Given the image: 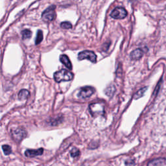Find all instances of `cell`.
<instances>
[{"instance_id": "obj_2", "label": "cell", "mask_w": 166, "mask_h": 166, "mask_svg": "<svg viewBox=\"0 0 166 166\" xmlns=\"http://www.w3.org/2000/svg\"><path fill=\"white\" fill-rule=\"evenodd\" d=\"M55 5H51L48 9H46L42 15V18L45 22L53 21L56 18L55 13Z\"/></svg>"}, {"instance_id": "obj_8", "label": "cell", "mask_w": 166, "mask_h": 166, "mask_svg": "<svg viewBox=\"0 0 166 166\" xmlns=\"http://www.w3.org/2000/svg\"><path fill=\"white\" fill-rule=\"evenodd\" d=\"M44 152V149L42 148L38 149H28L25 152V155L26 156L29 157V158H32L35 157L37 156L42 155Z\"/></svg>"}, {"instance_id": "obj_3", "label": "cell", "mask_w": 166, "mask_h": 166, "mask_svg": "<svg viewBox=\"0 0 166 166\" xmlns=\"http://www.w3.org/2000/svg\"><path fill=\"white\" fill-rule=\"evenodd\" d=\"M89 110L92 116H97L103 115L104 113V105L102 103H92L89 106Z\"/></svg>"}, {"instance_id": "obj_14", "label": "cell", "mask_w": 166, "mask_h": 166, "mask_svg": "<svg viewBox=\"0 0 166 166\" xmlns=\"http://www.w3.org/2000/svg\"><path fill=\"white\" fill-rule=\"evenodd\" d=\"M43 32L41 30H38V32H37V35H36V40H35V44L37 45V44H39L40 43L42 40H43Z\"/></svg>"}, {"instance_id": "obj_10", "label": "cell", "mask_w": 166, "mask_h": 166, "mask_svg": "<svg viewBox=\"0 0 166 166\" xmlns=\"http://www.w3.org/2000/svg\"><path fill=\"white\" fill-rule=\"evenodd\" d=\"M60 61H61V62L66 66V68H68L69 70L72 69V64L67 55H61V57H60Z\"/></svg>"}, {"instance_id": "obj_4", "label": "cell", "mask_w": 166, "mask_h": 166, "mask_svg": "<svg viewBox=\"0 0 166 166\" xmlns=\"http://www.w3.org/2000/svg\"><path fill=\"white\" fill-rule=\"evenodd\" d=\"M78 59L82 61L84 59H88L93 63H96L97 61V56L93 51H84L79 53L78 55Z\"/></svg>"}, {"instance_id": "obj_9", "label": "cell", "mask_w": 166, "mask_h": 166, "mask_svg": "<svg viewBox=\"0 0 166 166\" xmlns=\"http://www.w3.org/2000/svg\"><path fill=\"white\" fill-rule=\"evenodd\" d=\"M165 160L162 158H159L152 160L149 162L147 164V166H163L165 164Z\"/></svg>"}, {"instance_id": "obj_16", "label": "cell", "mask_w": 166, "mask_h": 166, "mask_svg": "<svg viewBox=\"0 0 166 166\" xmlns=\"http://www.w3.org/2000/svg\"><path fill=\"white\" fill-rule=\"evenodd\" d=\"M2 149L5 155H9L12 152L11 147L8 145H4L2 146Z\"/></svg>"}, {"instance_id": "obj_5", "label": "cell", "mask_w": 166, "mask_h": 166, "mask_svg": "<svg viewBox=\"0 0 166 166\" xmlns=\"http://www.w3.org/2000/svg\"><path fill=\"white\" fill-rule=\"evenodd\" d=\"M95 92V90L93 87L91 86H84V87L82 88L81 90L79 91V94L77 95L78 97L81 99H86L91 97L94 93Z\"/></svg>"}, {"instance_id": "obj_12", "label": "cell", "mask_w": 166, "mask_h": 166, "mask_svg": "<svg viewBox=\"0 0 166 166\" xmlns=\"http://www.w3.org/2000/svg\"><path fill=\"white\" fill-rule=\"evenodd\" d=\"M30 96V92L25 89H23L19 91L18 94V99L19 100H23V99H28Z\"/></svg>"}, {"instance_id": "obj_11", "label": "cell", "mask_w": 166, "mask_h": 166, "mask_svg": "<svg viewBox=\"0 0 166 166\" xmlns=\"http://www.w3.org/2000/svg\"><path fill=\"white\" fill-rule=\"evenodd\" d=\"M143 55V52L140 49H136L130 53V57L133 60H138Z\"/></svg>"}, {"instance_id": "obj_1", "label": "cell", "mask_w": 166, "mask_h": 166, "mask_svg": "<svg viewBox=\"0 0 166 166\" xmlns=\"http://www.w3.org/2000/svg\"><path fill=\"white\" fill-rule=\"evenodd\" d=\"M74 75L72 73L67 70L62 69L55 73L54 79L57 83H61L62 81H70L72 80Z\"/></svg>"}, {"instance_id": "obj_13", "label": "cell", "mask_w": 166, "mask_h": 166, "mask_svg": "<svg viewBox=\"0 0 166 166\" xmlns=\"http://www.w3.org/2000/svg\"><path fill=\"white\" fill-rule=\"evenodd\" d=\"M22 35L23 40H26L30 38L32 36V32L29 29H24L22 31Z\"/></svg>"}, {"instance_id": "obj_6", "label": "cell", "mask_w": 166, "mask_h": 166, "mask_svg": "<svg viewBox=\"0 0 166 166\" xmlns=\"http://www.w3.org/2000/svg\"><path fill=\"white\" fill-rule=\"evenodd\" d=\"M127 15V12L124 8L117 6L111 12L110 16L114 19H123Z\"/></svg>"}, {"instance_id": "obj_17", "label": "cell", "mask_w": 166, "mask_h": 166, "mask_svg": "<svg viewBox=\"0 0 166 166\" xmlns=\"http://www.w3.org/2000/svg\"><path fill=\"white\" fill-rule=\"evenodd\" d=\"M70 154H71V157L77 158L79 155H80V151H79V150L78 149H77V148H74L71 151Z\"/></svg>"}, {"instance_id": "obj_15", "label": "cell", "mask_w": 166, "mask_h": 166, "mask_svg": "<svg viewBox=\"0 0 166 166\" xmlns=\"http://www.w3.org/2000/svg\"><path fill=\"white\" fill-rule=\"evenodd\" d=\"M147 87H145V88H143L142 89H141V90H139L138 92H136V94L134 95V99H139V97H142L143 95H144V94H145V92H146V90H147Z\"/></svg>"}, {"instance_id": "obj_7", "label": "cell", "mask_w": 166, "mask_h": 166, "mask_svg": "<svg viewBox=\"0 0 166 166\" xmlns=\"http://www.w3.org/2000/svg\"><path fill=\"white\" fill-rule=\"evenodd\" d=\"M26 135H27L26 132L24 130L20 129H18L12 132V138L16 142L21 141L23 138L26 136Z\"/></svg>"}, {"instance_id": "obj_18", "label": "cell", "mask_w": 166, "mask_h": 166, "mask_svg": "<svg viewBox=\"0 0 166 166\" xmlns=\"http://www.w3.org/2000/svg\"><path fill=\"white\" fill-rule=\"evenodd\" d=\"M61 27L62 29H71L72 28V25L70 22H62L61 24Z\"/></svg>"}]
</instances>
